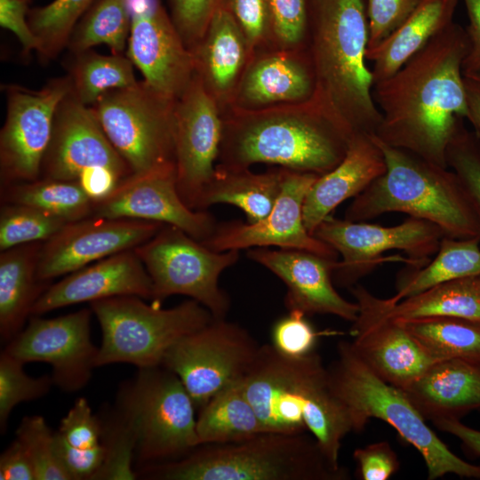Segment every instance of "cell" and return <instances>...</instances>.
<instances>
[{
	"label": "cell",
	"mask_w": 480,
	"mask_h": 480,
	"mask_svg": "<svg viewBox=\"0 0 480 480\" xmlns=\"http://www.w3.org/2000/svg\"><path fill=\"white\" fill-rule=\"evenodd\" d=\"M227 110L218 157L220 167L249 169L268 164L321 176L346 155L350 137L311 100Z\"/></svg>",
	"instance_id": "4"
},
{
	"label": "cell",
	"mask_w": 480,
	"mask_h": 480,
	"mask_svg": "<svg viewBox=\"0 0 480 480\" xmlns=\"http://www.w3.org/2000/svg\"><path fill=\"white\" fill-rule=\"evenodd\" d=\"M420 0H368L367 48H373L393 33L415 10Z\"/></svg>",
	"instance_id": "49"
},
{
	"label": "cell",
	"mask_w": 480,
	"mask_h": 480,
	"mask_svg": "<svg viewBox=\"0 0 480 480\" xmlns=\"http://www.w3.org/2000/svg\"><path fill=\"white\" fill-rule=\"evenodd\" d=\"M191 52L195 73L221 110L228 109L254 52L225 5L214 13Z\"/></svg>",
	"instance_id": "27"
},
{
	"label": "cell",
	"mask_w": 480,
	"mask_h": 480,
	"mask_svg": "<svg viewBox=\"0 0 480 480\" xmlns=\"http://www.w3.org/2000/svg\"><path fill=\"white\" fill-rule=\"evenodd\" d=\"M388 303L396 320L451 316L480 321V283L477 276L456 279L398 302L388 298Z\"/></svg>",
	"instance_id": "34"
},
{
	"label": "cell",
	"mask_w": 480,
	"mask_h": 480,
	"mask_svg": "<svg viewBox=\"0 0 480 480\" xmlns=\"http://www.w3.org/2000/svg\"><path fill=\"white\" fill-rule=\"evenodd\" d=\"M7 115L0 132L1 184L39 179L55 113L69 94V77L54 79L40 90L8 85Z\"/></svg>",
	"instance_id": "14"
},
{
	"label": "cell",
	"mask_w": 480,
	"mask_h": 480,
	"mask_svg": "<svg viewBox=\"0 0 480 480\" xmlns=\"http://www.w3.org/2000/svg\"><path fill=\"white\" fill-rule=\"evenodd\" d=\"M404 391L426 420H460L480 409V364L437 360Z\"/></svg>",
	"instance_id": "28"
},
{
	"label": "cell",
	"mask_w": 480,
	"mask_h": 480,
	"mask_svg": "<svg viewBox=\"0 0 480 480\" xmlns=\"http://www.w3.org/2000/svg\"><path fill=\"white\" fill-rule=\"evenodd\" d=\"M353 458L358 476L363 480H387L399 468L398 457L386 441L356 449Z\"/></svg>",
	"instance_id": "52"
},
{
	"label": "cell",
	"mask_w": 480,
	"mask_h": 480,
	"mask_svg": "<svg viewBox=\"0 0 480 480\" xmlns=\"http://www.w3.org/2000/svg\"><path fill=\"white\" fill-rule=\"evenodd\" d=\"M128 4L127 57L149 87L177 100L195 74L191 51L160 0H128Z\"/></svg>",
	"instance_id": "19"
},
{
	"label": "cell",
	"mask_w": 480,
	"mask_h": 480,
	"mask_svg": "<svg viewBox=\"0 0 480 480\" xmlns=\"http://www.w3.org/2000/svg\"><path fill=\"white\" fill-rule=\"evenodd\" d=\"M260 346L243 326L214 317L172 346L161 365L180 378L199 411L218 392L242 380Z\"/></svg>",
	"instance_id": "13"
},
{
	"label": "cell",
	"mask_w": 480,
	"mask_h": 480,
	"mask_svg": "<svg viewBox=\"0 0 480 480\" xmlns=\"http://www.w3.org/2000/svg\"><path fill=\"white\" fill-rule=\"evenodd\" d=\"M57 431L75 447L92 448L101 444L100 418L93 413L84 397L76 400L60 420Z\"/></svg>",
	"instance_id": "50"
},
{
	"label": "cell",
	"mask_w": 480,
	"mask_h": 480,
	"mask_svg": "<svg viewBox=\"0 0 480 480\" xmlns=\"http://www.w3.org/2000/svg\"><path fill=\"white\" fill-rule=\"evenodd\" d=\"M299 310H290L276 320L271 331V345L289 357H302L315 351L318 332Z\"/></svg>",
	"instance_id": "46"
},
{
	"label": "cell",
	"mask_w": 480,
	"mask_h": 480,
	"mask_svg": "<svg viewBox=\"0 0 480 480\" xmlns=\"http://www.w3.org/2000/svg\"><path fill=\"white\" fill-rule=\"evenodd\" d=\"M351 293L359 307L352 323L351 344L364 364L386 382L405 389L436 361L380 299L356 284Z\"/></svg>",
	"instance_id": "17"
},
{
	"label": "cell",
	"mask_w": 480,
	"mask_h": 480,
	"mask_svg": "<svg viewBox=\"0 0 480 480\" xmlns=\"http://www.w3.org/2000/svg\"><path fill=\"white\" fill-rule=\"evenodd\" d=\"M163 225L156 221L97 216L68 222L43 243L37 277L49 282L93 261L132 250L154 236Z\"/></svg>",
	"instance_id": "20"
},
{
	"label": "cell",
	"mask_w": 480,
	"mask_h": 480,
	"mask_svg": "<svg viewBox=\"0 0 480 480\" xmlns=\"http://www.w3.org/2000/svg\"><path fill=\"white\" fill-rule=\"evenodd\" d=\"M445 161L460 180L473 210L480 239V137L460 123L445 150Z\"/></svg>",
	"instance_id": "43"
},
{
	"label": "cell",
	"mask_w": 480,
	"mask_h": 480,
	"mask_svg": "<svg viewBox=\"0 0 480 480\" xmlns=\"http://www.w3.org/2000/svg\"><path fill=\"white\" fill-rule=\"evenodd\" d=\"M131 29L128 0H97L76 25L68 43L76 54L105 44L123 54Z\"/></svg>",
	"instance_id": "39"
},
{
	"label": "cell",
	"mask_w": 480,
	"mask_h": 480,
	"mask_svg": "<svg viewBox=\"0 0 480 480\" xmlns=\"http://www.w3.org/2000/svg\"><path fill=\"white\" fill-rule=\"evenodd\" d=\"M121 387L136 424L135 469L178 460L200 445L196 406L174 372L163 365L140 368Z\"/></svg>",
	"instance_id": "11"
},
{
	"label": "cell",
	"mask_w": 480,
	"mask_h": 480,
	"mask_svg": "<svg viewBox=\"0 0 480 480\" xmlns=\"http://www.w3.org/2000/svg\"><path fill=\"white\" fill-rule=\"evenodd\" d=\"M472 79H475V80H476L477 82H479V83H480V77H476V78H472Z\"/></svg>",
	"instance_id": "59"
},
{
	"label": "cell",
	"mask_w": 480,
	"mask_h": 480,
	"mask_svg": "<svg viewBox=\"0 0 480 480\" xmlns=\"http://www.w3.org/2000/svg\"><path fill=\"white\" fill-rule=\"evenodd\" d=\"M459 0H420L411 15L377 46L366 49L373 84L394 75L429 40L453 22Z\"/></svg>",
	"instance_id": "30"
},
{
	"label": "cell",
	"mask_w": 480,
	"mask_h": 480,
	"mask_svg": "<svg viewBox=\"0 0 480 480\" xmlns=\"http://www.w3.org/2000/svg\"><path fill=\"white\" fill-rule=\"evenodd\" d=\"M76 55L68 76L70 95L92 106L104 92L135 85L132 60L123 54L100 55L90 50Z\"/></svg>",
	"instance_id": "38"
},
{
	"label": "cell",
	"mask_w": 480,
	"mask_h": 480,
	"mask_svg": "<svg viewBox=\"0 0 480 480\" xmlns=\"http://www.w3.org/2000/svg\"><path fill=\"white\" fill-rule=\"evenodd\" d=\"M77 181L93 203H97L109 196L123 180L112 169L97 166L83 171Z\"/></svg>",
	"instance_id": "56"
},
{
	"label": "cell",
	"mask_w": 480,
	"mask_h": 480,
	"mask_svg": "<svg viewBox=\"0 0 480 480\" xmlns=\"http://www.w3.org/2000/svg\"><path fill=\"white\" fill-rule=\"evenodd\" d=\"M92 314L84 308L53 318L31 316L3 350L24 364H48L54 386L64 392H77L89 383L97 367L99 347L91 337Z\"/></svg>",
	"instance_id": "15"
},
{
	"label": "cell",
	"mask_w": 480,
	"mask_h": 480,
	"mask_svg": "<svg viewBox=\"0 0 480 480\" xmlns=\"http://www.w3.org/2000/svg\"><path fill=\"white\" fill-rule=\"evenodd\" d=\"M153 284L152 303L181 294L204 306L214 317H226L230 298L219 278L236 264L239 251L215 252L180 228L164 224L149 240L133 249Z\"/></svg>",
	"instance_id": "12"
},
{
	"label": "cell",
	"mask_w": 480,
	"mask_h": 480,
	"mask_svg": "<svg viewBox=\"0 0 480 480\" xmlns=\"http://www.w3.org/2000/svg\"><path fill=\"white\" fill-rule=\"evenodd\" d=\"M4 204L31 206L67 222L92 216L93 201L77 180L48 178L7 185L2 188Z\"/></svg>",
	"instance_id": "35"
},
{
	"label": "cell",
	"mask_w": 480,
	"mask_h": 480,
	"mask_svg": "<svg viewBox=\"0 0 480 480\" xmlns=\"http://www.w3.org/2000/svg\"><path fill=\"white\" fill-rule=\"evenodd\" d=\"M42 242L20 244L0 254V337L5 345L25 327L38 298L50 286L37 277Z\"/></svg>",
	"instance_id": "29"
},
{
	"label": "cell",
	"mask_w": 480,
	"mask_h": 480,
	"mask_svg": "<svg viewBox=\"0 0 480 480\" xmlns=\"http://www.w3.org/2000/svg\"><path fill=\"white\" fill-rule=\"evenodd\" d=\"M477 277H478V280H479V283H480V275H479V276H477Z\"/></svg>",
	"instance_id": "60"
},
{
	"label": "cell",
	"mask_w": 480,
	"mask_h": 480,
	"mask_svg": "<svg viewBox=\"0 0 480 480\" xmlns=\"http://www.w3.org/2000/svg\"><path fill=\"white\" fill-rule=\"evenodd\" d=\"M175 100L142 81L108 91L90 106L132 175L176 169Z\"/></svg>",
	"instance_id": "9"
},
{
	"label": "cell",
	"mask_w": 480,
	"mask_h": 480,
	"mask_svg": "<svg viewBox=\"0 0 480 480\" xmlns=\"http://www.w3.org/2000/svg\"><path fill=\"white\" fill-rule=\"evenodd\" d=\"M92 216L172 225L200 242L208 239L219 223L207 210H192L183 202L176 169L131 175L109 196L94 203Z\"/></svg>",
	"instance_id": "21"
},
{
	"label": "cell",
	"mask_w": 480,
	"mask_h": 480,
	"mask_svg": "<svg viewBox=\"0 0 480 480\" xmlns=\"http://www.w3.org/2000/svg\"><path fill=\"white\" fill-rule=\"evenodd\" d=\"M364 0H309L308 50L316 90L311 101L349 137L375 134L382 119L365 64Z\"/></svg>",
	"instance_id": "3"
},
{
	"label": "cell",
	"mask_w": 480,
	"mask_h": 480,
	"mask_svg": "<svg viewBox=\"0 0 480 480\" xmlns=\"http://www.w3.org/2000/svg\"><path fill=\"white\" fill-rule=\"evenodd\" d=\"M100 418L104 463L94 480H134L137 429L132 408L122 387L113 407Z\"/></svg>",
	"instance_id": "37"
},
{
	"label": "cell",
	"mask_w": 480,
	"mask_h": 480,
	"mask_svg": "<svg viewBox=\"0 0 480 480\" xmlns=\"http://www.w3.org/2000/svg\"><path fill=\"white\" fill-rule=\"evenodd\" d=\"M433 423L438 429L456 436L470 454L480 457V430L468 427L460 420H439Z\"/></svg>",
	"instance_id": "57"
},
{
	"label": "cell",
	"mask_w": 480,
	"mask_h": 480,
	"mask_svg": "<svg viewBox=\"0 0 480 480\" xmlns=\"http://www.w3.org/2000/svg\"><path fill=\"white\" fill-rule=\"evenodd\" d=\"M67 223L42 210L22 204H3L0 211V250L45 242Z\"/></svg>",
	"instance_id": "41"
},
{
	"label": "cell",
	"mask_w": 480,
	"mask_h": 480,
	"mask_svg": "<svg viewBox=\"0 0 480 480\" xmlns=\"http://www.w3.org/2000/svg\"><path fill=\"white\" fill-rule=\"evenodd\" d=\"M468 50L466 30L452 22L394 75L374 84L372 98L382 115L374 135L448 167L446 147L468 114L462 74Z\"/></svg>",
	"instance_id": "1"
},
{
	"label": "cell",
	"mask_w": 480,
	"mask_h": 480,
	"mask_svg": "<svg viewBox=\"0 0 480 480\" xmlns=\"http://www.w3.org/2000/svg\"><path fill=\"white\" fill-rule=\"evenodd\" d=\"M468 114L467 118L480 137V83L464 76Z\"/></svg>",
	"instance_id": "58"
},
{
	"label": "cell",
	"mask_w": 480,
	"mask_h": 480,
	"mask_svg": "<svg viewBox=\"0 0 480 480\" xmlns=\"http://www.w3.org/2000/svg\"><path fill=\"white\" fill-rule=\"evenodd\" d=\"M101 330L97 367L124 363L138 369L162 364L168 349L214 316L195 300L162 308L144 299L116 296L90 303Z\"/></svg>",
	"instance_id": "8"
},
{
	"label": "cell",
	"mask_w": 480,
	"mask_h": 480,
	"mask_svg": "<svg viewBox=\"0 0 480 480\" xmlns=\"http://www.w3.org/2000/svg\"><path fill=\"white\" fill-rule=\"evenodd\" d=\"M157 480H347L308 432L265 431L228 444H201L187 455L140 468Z\"/></svg>",
	"instance_id": "5"
},
{
	"label": "cell",
	"mask_w": 480,
	"mask_h": 480,
	"mask_svg": "<svg viewBox=\"0 0 480 480\" xmlns=\"http://www.w3.org/2000/svg\"><path fill=\"white\" fill-rule=\"evenodd\" d=\"M225 7L235 19L251 49L269 46L273 40V23L268 0H226Z\"/></svg>",
	"instance_id": "47"
},
{
	"label": "cell",
	"mask_w": 480,
	"mask_h": 480,
	"mask_svg": "<svg viewBox=\"0 0 480 480\" xmlns=\"http://www.w3.org/2000/svg\"><path fill=\"white\" fill-rule=\"evenodd\" d=\"M173 126L177 189L183 202L198 211L215 173L223 112L196 73L175 100Z\"/></svg>",
	"instance_id": "16"
},
{
	"label": "cell",
	"mask_w": 480,
	"mask_h": 480,
	"mask_svg": "<svg viewBox=\"0 0 480 480\" xmlns=\"http://www.w3.org/2000/svg\"><path fill=\"white\" fill-rule=\"evenodd\" d=\"M318 177L284 169L280 194L266 217L254 223L238 220L219 222L214 233L201 243L215 252L275 246L338 260V252L311 235L304 223V201Z\"/></svg>",
	"instance_id": "18"
},
{
	"label": "cell",
	"mask_w": 480,
	"mask_h": 480,
	"mask_svg": "<svg viewBox=\"0 0 480 480\" xmlns=\"http://www.w3.org/2000/svg\"><path fill=\"white\" fill-rule=\"evenodd\" d=\"M316 79L308 46L256 51L228 109L257 110L312 100ZM227 110V109H226Z\"/></svg>",
	"instance_id": "24"
},
{
	"label": "cell",
	"mask_w": 480,
	"mask_h": 480,
	"mask_svg": "<svg viewBox=\"0 0 480 480\" xmlns=\"http://www.w3.org/2000/svg\"><path fill=\"white\" fill-rule=\"evenodd\" d=\"M241 384L267 431L308 432L327 459L340 466L342 440L356 427L316 351L295 358L260 345Z\"/></svg>",
	"instance_id": "2"
},
{
	"label": "cell",
	"mask_w": 480,
	"mask_h": 480,
	"mask_svg": "<svg viewBox=\"0 0 480 480\" xmlns=\"http://www.w3.org/2000/svg\"><path fill=\"white\" fill-rule=\"evenodd\" d=\"M469 24L466 33L468 40V53L462 62L465 77H480V0H463Z\"/></svg>",
	"instance_id": "55"
},
{
	"label": "cell",
	"mask_w": 480,
	"mask_h": 480,
	"mask_svg": "<svg viewBox=\"0 0 480 480\" xmlns=\"http://www.w3.org/2000/svg\"><path fill=\"white\" fill-rule=\"evenodd\" d=\"M273 23L275 47L298 49L307 46L309 0H268Z\"/></svg>",
	"instance_id": "45"
},
{
	"label": "cell",
	"mask_w": 480,
	"mask_h": 480,
	"mask_svg": "<svg viewBox=\"0 0 480 480\" xmlns=\"http://www.w3.org/2000/svg\"><path fill=\"white\" fill-rule=\"evenodd\" d=\"M399 321L435 359L480 364V321L451 316Z\"/></svg>",
	"instance_id": "36"
},
{
	"label": "cell",
	"mask_w": 480,
	"mask_h": 480,
	"mask_svg": "<svg viewBox=\"0 0 480 480\" xmlns=\"http://www.w3.org/2000/svg\"><path fill=\"white\" fill-rule=\"evenodd\" d=\"M265 431L241 381L214 395L196 416L200 445L241 442Z\"/></svg>",
	"instance_id": "33"
},
{
	"label": "cell",
	"mask_w": 480,
	"mask_h": 480,
	"mask_svg": "<svg viewBox=\"0 0 480 480\" xmlns=\"http://www.w3.org/2000/svg\"><path fill=\"white\" fill-rule=\"evenodd\" d=\"M16 438L23 444L32 460L36 480H71L57 458L54 431L44 417H23L16 429Z\"/></svg>",
	"instance_id": "44"
},
{
	"label": "cell",
	"mask_w": 480,
	"mask_h": 480,
	"mask_svg": "<svg viewBox=\"0 0 480 480\" xmlns=\"http://www.w3.org/2000/svg\"><path fill=\"white\" fill-rule=\"evenodd\" d=\"M152 300L151 278L134 250L111 255L76 270L50 286L34 304L31 316L116 296Z\"/></svg>",
	"instance_id": "25"
},
{
	"label": "cell",
	"mask_w": 480,
	"mask_h": 480,
	"mask_svg": "<svg viewBox=\"0 0 480 480\" xmlns=\"http://www.w3.org/2000/svg\"><path fill=\"white\" fill-rule=\"evenodd\" d=\"M479 275L480 239L444 236L435 257L425 266H406L399 274L396 292L391 299L398 302L437 284Z\"/></svg>",
	"instance_id": "32"
},
{
	"label": "cell",
	"mask_w": 480,
	"mask_h": 480,
	"mask_svg": "<svg viewBox=\"0 0 480 480\" xmlns=\"http://www.w3.org/2000/svg\"><path fill=\"white\" fill-rule=\"evenodd\" d=\"M54 449L60 465L71 480H94L106 457L102 444L92 448L75 447L58 431H54Z\"/></svg>",
	"instance_id": "51"
},
{
	"label": "cell",
	"mask_w": 480,
	"mask_h": 480,
	"mask_svg": "<svg viewBox=\"0 0 480 480\" xmlns=\"http://www.w3.org/2000/svg\"><path fill=\"white\" fill-rule=\"evenodd\" d=\"M314 236L340 254L332 280L339 286L350 288L384 262L403 261L414 268L425 266L445 236L436 225L413 217L384 227L332 215L317 227Z\"/></svg>",
	"instance_id": "10"
},
{
	"label": "cell",
	"mask_w": 480,
	"mask_h": 480,
	"mask_svg": "<svg viewBox=\"0 0 480 480\" xmlns=\"http://www.w3.org/2000/svg\"><path fill=\"white\" fill-rule=\"evenodd\" d=\"M374 137L387 170L354 198L345 220L366 221L388 212H403L436 225L445 236L478 237L473 210L452 170Z\"/></svg>",
	"instance_id": "6"
},
{
	"label": "cell",
	"mask_w": 480,
	"mask_h": 480,
	"mask_svg": "<svg viewBox=\"0 0 480 480\" xmlns=\"http://www.w3.org/2000/svg\"><path fill=\"white\" fill-rule=\"evenodd\" d=\"M1 480H36L32 460L19 440H13L0 456Z\"/></svg>",
	"instance_id": "54"
},
{
	"label": "cell",
	"mask_w": 480,
	"mask_h": 480,
	"mask_svg": "<svg viewBox=\"0 0 480 480\" xmlns=\"http://www.w3.org/2000/svg\"><path fill=\"white\" fill-rule=\"evenodd\" d=\"M24 364L4 350L0 355V430L4 434L13 409L20 403L44 396L53 384L51 374L31 377Z\"/></svg>",
	"instance_id": "42"
},
{
	"label": "cell",
	"mask_w": 480,
	"mask_h": 480,
	"mask_svg": "<svg viewBox=\"0 0 480 480\" xmlns=\"http://www.w3.org/2000/svg\"><path fill=\"white\" fill-rule=\"evenodd\" d=\"M247 256L284 282L288 311L332 315L351 323L356 319L357 303L344 299L334 287L332 272L338 260L304 250L268 247L249 249Z\"/></svg>",
	"instance_id": "23"
},
{
	"label": "cell",
	"mask_w": 480,
	"mask_h": 480,
	"mask_svg": "<svg viewBox=\"0 0 480 480\" xmlns=\"http://www.w3.org/2000/svg\"><path fill=\"white\" fill-rule=\"evenodd\" d=\"M28 12V0H0V25L15 34L27 53L38 48V41L26 20Z\"/></svg>",
	"instance_id": "53"
},
{
	"label": "cell",
	"mask_w": 480,
	"mask_h": 480,
	"mask_svg": "<svg viewBox=\"0 0 480 480\" xmlns=\"http://www.w3.org/2000/svg\"><path fill=\"white\" fill-rule=\"evenodd\" d=\"M171 18L186 46L191 49L204 36L214 13L226 0H168Z\"/></svg>",
	"instance_id": "48"
},
{
	"label": "cell",
	"mask_w": 480,
	"mask_h": 480,
	"mask_svg": "<svg viewBox=\"0 0 480 480\" xmlns=\"http://www.w3.org/2000/svg\"><path fill=\"white\" fill-rule=\"evenodd\" d=\"M284 168L261 173L249 169H227L216 165L215 173L204 189L198 211L217 204L239 208L246 222L254 223L266 217L273 208L281 191Z\"/></svg>",
	"instance_id": "31"
},
{
	"label": "cell",
	"mask_w": 480,
	"mask_h": 480,
	"mask_svg": "<svg viewBox=\"0 0 480 480\" xmlns=\"http://www.w3.org/2000/svg\"><path fill=\"white\" fill-rule=\"evenodd\" d=\"M95 2L54 0L28 12V25L38 41L36 52L42 60L55 58L68 45L76 25Z\"/></svg>",
	"instance_id": "40"
},
{
	"label": "cell",
	"mask_w": 480,
	"mask_h": 480,
	"mask_svg": "<svg viewBox=\"0 0 480 480\" xmlns=\"http://www.w3.org/2000/svg\"><path fill=\"white\" fill-rule=\"evenodd\" d=\"M103 166L126 180L132 171L113 147L91 108L69 94L55 113L51 140L44 155L43 178L77 180L83 171Z\"/></svg>",
	"instance_id": "22"
},
{
	"label": "cell",
	"mask_w": 480,
	"mask_h": 480,
	"mask_svg": "<svg viewBox=\"0 0 480 480\" xmlns=\"http://www.w3.org/2000/svg\"><path fill=\"white\" fill-rule=\"evenodd\" d=\"M387 170L384 154L374 134L361 132L350 137L341 162L319 176L303 204V219L314 236L317 227L347 199L365 190Z\"/></svg>",
	"instance_id": "26"
},
{
	"label": "cell",
	"mask_w": 480,
	"mask_h": 480,
	"mask_svg": "<svg viewBox=\"0 0 480 480\" xmlns=\"http://www.w3.org/2000/svg\"><path fill=\"white\" fill-rule=\"evenodd\" d=\"M327 369L331 387L350 411L356 432L362 431L372 418L381 420L418 450L426 463L428 480L447 474L480 479V465L454 454L426 424L405 392L376 375L356 354L351 341L339 342L337 358Z\"/></svg>",
	"instance_id": "7"
}]
</instances>
